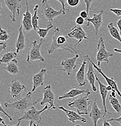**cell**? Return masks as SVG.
<instances>
[{"label":"cell","mask_w":121,"mask_h":126,"mask_svg":"<svg viewBox=\"0 0 121 126\" xmlns=\"http://www.w3.org/2000/svg\"><path fill=\"white\" fill-rule=\"evenodd\" d=\"M1 36H0V40L1 41H4L6 43V41H7L8 39L10 38V35H9L8 33L6 31L4 30L3 29L1 28Z\"/></svg>","instance_id":"f546056e"},{"label":"cell","mask_w":121,"mask_h":126,"mask_svg":"<svg viewBox=\"0 0 121 126\" xmlns=\"http://www.w3.org/2000/svg\"><path fill=\"white\" fill-rule=\"evenodd\" d=\"M88 64V60H87L86 58L84 56L83 63H82V64L81 65L80 69H79L78 71L77 72L76 75H75L76 81L79 87L84 86L86 85V74L85 73V69L86 66V65Z\"/></svg>","instance_id":"e0dca14e"},{"label":"cell","mask_w":121,"mask_h":126,"mask_svg":"<svg viewBox=\"0 0 121 126\" xmlns=\"http://www.w3.org/2000/svg\"><path fill=\"white\" fill-rule=\"evenodd\" d=\"M84 3L86 4V11L87 12L88 15H89L90 9V6H91V5H92V4L93 3V1H88V0H84Z\"/></svg>","instance_id":"d6a6232c"},{"label":"cell","mask_w":121,"mask_h":126,"mask_svg":"<svg viewBox=\"0 0 121 126\" xmlns=\"http://www.w3.org/2000/svg\"><path fill=\"white\" fill-rule=\"evenodd\" d=\"M41 10H40V16L42 18H45L48 20V24H53L54 18L60 15H65L63 10H55L51 7L49 2L46 0H44L42 2Z\"/></svg>","instance_id":"277c9868"},{"label":"cell","mask_w":121,"mask_h":126,"mask_svg":"<svg viewBox=\"0 0 121 126\" xmlns=\"http://www.w3.org/2000/svg\"><path fill=\"white\" fill-rule=\"evenodd\" d=\"M15 47L18 55L21 53L25 48V37L23 33V26L22 24L18 29V36L15 44Z\"/></svg>","instance_id":"44dd1931"},{"label":"cell","mask_w":121,"mask_h":126,"mask_svg":"<svg viewBox=\"0 0 121 126\" xmlns=\"http://www.w3.org/2000/svg\"><path fill=\"white\" fill-rule=\"evenodd\" d=\"M96 80H97L98 83L99 84V89L100 94H101V98H102V104H103L104 110L105 112L106 113L109 114V115H112V113H110L108 111L106 107V99L107 96L108 92H109V91L107 90V86H106L104 84H102V82H101V81H99V79L97 77V74H96Z\"/></svg>","instance_id":"603a6c76"},{"label":"cell","mask_w":121,"mask_h":126,"mask_svg":"<svg viewBox=\"0 0 121 126\" xmlns=\"http://www.w3.org/2000/svg\"><path fill=\"white\" fill-rule=\"evenodd\" d=\"M59 32L60 29L58 27L55 29L54 34L52 36L51 38V43L48 49V54H52L57 49H63L69 51L72 53H74L75 55H77L78 51L77 50L75 47H72L67 43L66 36L59 35Z\"/></svg>","instance_id":"7a4b0ae2"},{"label":"cell","mask_w":121,"mask_h":126,"mask_svg":"<svg viewBox=\"0 0 121 126\" xmlns=\"http://www.w3.org/2000/svg\"><path fill=\"white\" fill-rule=\"evenodd\" d=\"M53 28H54V25L51 24H48L46 29H42L39 27L38 29H37V34L40 38L45 39L46 38L49 31Z\"/></svg>","instance_id":"f1b7e54d"},{"label":"cell","mask_w":121,"mask_h":126,"mask_svg":"<svg viewBox=\"0 0 121 126\" xmlns=\"http://www.w3.org/2000/svg\"><path fill=\"white\" fill-rule=\"evenodd\" d=\"M18 56L16 52H6L1 55V58L0 62L2 64H9L11 61L16 60V58Z\"/></svg>","instance_id":"d4e9b609"},{"label":"cell","mask_w":121,"mask_h":126,"mask_svg":"<svg viewBox=\"0 0 121 126\" xmlns=\"http://www.w3.org/2000/svg\"><path fill=\"white\" fill-rule=\"evenodd\" d=\"M85 21H86V19H84V18H83L81 16L77 17V18H76V20H75V23H76L77 25L80 26L84 25V24H85Z\"/></svg>","instance_id":"1f68e13d"},{"label":"cell","mask_w":121,"mask_h":126,"mask_svg":"<svg viewBox=\"0 0 121 126\" xmlns=\"http://www.w3.org/2000/svg\"><path fill=\"white\" fill-rule=\"evenodd\" d=\"M103 13L104 10H101L99 14H94L92 18H89L86 20L88 22L86 24L87 26H89L90 23H92L93 25L95 30V36L98 35L100 28L102 26V22H103V19H102Z\"/></svg>","instance_id":"9a60e30c"},{"label":"cell","mask_w":121,"mask_h":126,"mask_svg":"<svg viewBox=\"0 0 121 126\" xmlns=\"http://www.w3.org/2000/svg\"><path fill=\"white\" fill-rule=\"evenodd\" d=\"M66 2L70 7H76L80 5V0H67Z\"/></svg>","instance_id":"4dcf8cb0"},{"label":"cell","mask_w":121,"mask_h":126,"mask_svg":"<svg viewBox=\"0 0 121 126\" xmlns=\"http://www.w3.org/2000/svg\"><path fill=\"white\" fill-rule=\"evenodd\" d=\"M54 101H55V95L52 91L51 85H48L43 89V98L40 104L41 106H44L47 104L49 106V109L55 110L56 107L54 104Z\"/></svg>","instance_id":"ba28073f"},{"label":"cell","mask_w":121,"mask_h":126,"mask_svg":"<svg viewBox=\"0 0 121 126\" xmlns=\"http://www.w3.org/2000/svg\"><path fill=\"white\" fill-rule=\"evenodd\" d=\"M58 109L61 110H63L65 113H66V116L68 118L69 121L71 122L72 123H75L76 121H80L82 123H86L87 120L86 118L81 116V115H78L77 113L75 112L74 111L66 109L62 107V106L58 107Z\"/></svg>","instance_id":"7402d4cb"},{"label":"cell","mask_w":121,"mask_h":126,"mask_svg":"<svg viewBox=\"0 0 121 126\" xmlns=\"http://www.w3.org/2000/svg\"><path fill=\"white\" fill-rule=\"evenodd\" d=\"M67 36L71 38H74L78 41L77 43L75 44V47L78 45L83 40H88L89 38L86 36V33L84 31L81 26L76 25L72 27L71 31L67 33Z\"/></svg>","instance_id":"30bf717a"},{"label":"cell","mask_w":121,"mask_h":126,"mask_svg":"<svg viewBox=\"0 0 121 126\" xmlns=\"http://www.w3.org/2000/svg\"><path fill=\"white\" fill-rule=\"evenodd\" d=\"M33 126H39V124H36V123H34V124H33Z\"/></svg>","instance_id":"bcb514c9"},{"label":"cell","mask_w":121,"mask_h":126,"mask_svg":"<svg viewBox=\"0 0 121 126\" xmlns=\"http://www.w3.org/2000/svg\"><path fill=\"white\" fill-rule=\"evenodd\" d=\"M107 28L109 33L111 35V37L118 40V41H119L121 43V36L120 33H119V31H118V29L114 27L113 23H111L109 24L107 26Z\"/></svg>","instance_id":"484cf974"},{"label":"cell","mask_w":121,"mask_h":126,"mask_svg":"<svg viewBox=\"0 0 121 126\" xmlns=\"http://www.w3.org/2000/svg\"><path fill=\"white\" fill-rule=\"evenodd\" d=\"M117 26H118V29H119V33H120V35L121 36V18L119 19V20L117 21Z\"/></svg>","instance_id":"ab89813d"},{"label":"cell","mask_w":121,"mask_h":126,"mask_svg":"<svg viewBox=\"0 0 121 126\" xmlns=\"http://www.w3.org/2000/svg\"><path fill=\"white\" fill-rule=\"evenodd\" d=\"M110 10L116 16H121V9H110Z\"/></svg>","instance_id":"836d02e7"},{"label":"cell","mask_w":121,"mask_h":126,"mask_svg":"<svg viewBox=\"0 0 121 126\" xmlns=\"http://www.w3.org/2000/svg\"><path fill=\"white\" fill-rule=\"evenodd\" d=\"M113 56V53L110 52H108L106 50L103 38H100L99 39L98 43L97 53V56H96V60H97L98 66L100 67L101 63L102 62H105L107 64H109L110 62L109 58Z\"/></svg>","instance_id":"52a82bcc"},{"label":"cell","mask_w":121,"mask_h":126,"mask_svg":"<svg viewBox=\"0 0 121 126\" xmlns=\"http://www.w3.org/2000/svg\"><path fill=\"white\" fill-rule=\"evenodd\" d=\"M90 94H86L85 95H80L68 103V107L70 108H74L77 111V113L80 115H88V109L90 104V99L89 96Z\"/></svg>","instance_id":"3957f363"},{"label":"cell","mask_w":121,"mask_h":126,"mask_svg":"<svg viewBox=\"0 0 121 126\" xmlns=\"http://www.w3.org/2000/svg\"><path fill=\"white\" fill-rule=\"evenodd\" d=\"M80 16L82 17L83 18H84V19H88V18H89V15H88V13H87L86 11L84 10V11H81L80 14Z\"/></svg>","instance_id":"e575fe53"},{"label":"cell","mask_w":121,"mask_h":126,"mask_svg":"<svg viewBox=\"0 0 121 126\" xmlns=\"http://www.w3.org/2000/svg\"><path fill=\"white\" fill-rule=\"evenodd\" d=\"M47 72V69H42L36 74L33 77V88L32 92L34 93L36 91V89L39 87L43 86L44 85V79L45 75Z\"/></svg>","instance_id":"2e32d148"},{"label":"cell","mask_w":121,"mask_h":126,"mask_svg":"<svg viewBox=\"0 0 121 126\" xmlns=\"http://www.w3.org/2000/svg\"><path fill=\"white\" fill-rule=\"evenodd\" d=\"M106 115V113L104 110H101L99 108L97 102V98L95 99L94 102L92 104L90 112V118L92 119L94 126H98L97 123L99 119H103Z\"/></svg>","instance_id":"7c38bea8"},{"label":"cell","mask_w":121,"mask_h":126,"mask_svg":"<svg viewBox=\"0 0 121 126\" xmlns=\"http://www.w3.org/2000/svg\"><path fill=\"white\" fill-rule=\"evenodd\" d=\"M108 121L110 122V121H116V122H118V123H119L120 126H121V116L119 118H111V119H108Z\"/></svg>","instance_id":"f35d334b"},{"label":"cell","mask_w":121,"mask_h":126,"mask_svg":"<svg viewBox=\"0 0 121 126\" xmlns=\"http://www.w3.org/2000/svg\"><path fill=\"white\" fill-rule=\"evenodd\" d=\"M21 125V121H18V123H17L15 125H13V126H20Z\"/></svg>","instance_id":"ee69618b"},{"label":"cell","mask_w":121,"mask_h":126,"mask_svg":"<svg viewBox=\"0 0 121 126\" xmlns=\"http://www.w3.org/2000/svg\"><path fill=\"white\" fill-rule=\"evenodd\" d=\"M33 124H34L33 122L31 121V122H30V124L28 126H33Z\"/></svg>","instance_id":"f6af8a7d"},{"label":"cell","mask_w":121,"mask_h":126,"mask_svg":"<svg viewBox=\"0 0 121 126\" xmlns=\"http://www.w3.org/2000/svg\"><path fill=\"white\" fill-rule=\"evenodd\" d=\"M57 1H58V2H60L61 4H62V9L63 10V12L65 13V14H66V6H65V1H62V0H57Z\"/></svg>","instance_id":"74e56055"},{"label":"cell","mask_w":121,"mask_h":126,"mask_svg":"<svg viewBox=\"0 0 121 126\" xmlns=\"http://www.w3.org/2000/svg\"><path fill=\"white\" fill-rule=\"evenodd\" d=\"M84 57L86 58V60H88V70L86 73V78L88 80V82L89 83V84L92 86V90H93L94 92H97V87L95 86V81H96V73L94 72V67H93V65L92 64L89 60H88V58H86V56H84Z\"/></svg>","instance_id":"d6986e66"},{"label":"cell","mask_w":121,"mask_h":126,"mask_svg":"<svg viewBox=\"0 0 121 126\" xmlns=\"http://www.w3.org/2000/svg\"><path fill=\"white\" fill-rule=\"evenodd\" d=\"M21 2V0H4L6 7L11 12L10 18L12 21H16V16L20 14V9L22 7Z\"/></svg>","instance_id":"9c48e42d"},{"label":"cell","mask_w":121,"mask_h":126,"mask_svg":"<svg viewBox=\"0 0 121 126\" xmlns=\"http://www.w3.org/2000/svg\"><path fill=\"white\" fill-rule=\"evenodd\" d=\"M32 92H29L27 93L25 96L19 97L15 99L11 103L5 102L4 106L6 108L14 110L19 114H24L27 110L30 109L33 107H34L35 105L42 100V98L33 100L32 99Z\"/></svg>","instance_id":"6da1fadb"},{"label":"cell","mask_w":121,"mask_h":126,"mask_svg":"<svg viewBox=\"0 0 121 126\" xmlns=\"http://www.w3.org/2000/svg\"><path fill=\"white\" fill-rule=\"evenodd\" d=\"M81 126L80 124H77V125H76V126Z\"/></svg>","instance_id":"7dc6e473"},{"label":"cell","mask_w":121,"mask_h":126,"mask_svg":"<svg viewBox=\"0 0 121 126\" xmlns=\"http://www.w3.org/2000/svg\"><path fill=\"white\" fill-rule=\"evenodd\" d=\"M25 4L27 10H26L25 14L23 15L22 25L24 31L27 32H29L33 29V26L32 24V15L29 10L28 1H25Z\"/></svg>","instance_id":"ac0fdd59"},{"label":"cell","mask_w":121,"mask_h":126,"mask_svg":"<svg viewBox=\"0 0 121 126\" xmlns=\"http://www.w3.org/2000/svg\"><path fill=\"white\" fill-rule=\"evenodd\" d=\"M25 89V86L16 79H13L9 86L10 94L11 97L15 99L21 97V95L22 94Z\"/></svg>","instance_id":"5bb4252c"},{"label":"cell","mask_w":121,"mask_h":126,"mask_svg":"<svg viewBox=\"0 0 121 126\" xmlns=\"http://www.w3.org/2000/svg\"><path fill=\"white\" fill-rule=\"evenodd\" d=\"M79 55H75L73 58L65 59L61 63L62 69H61L63 72H66L68 76H71L72 74L73 71L77 67V61L78 59Z\"/></svg>","instance_id":"4fadbf2b"},{"label":"cell","mask_w":121,"mask_h":126,"mask_svg":"<svg viewBox=\"0 0 121 126\" xmlns=\"http://www.w3.org/2000/svg\"><path fill=\"white\" fill-rule=\"evenodd\" d=\"M109 102L113 109L116 111L117 113H120L121 112V104L119 102V99L116 97H113L111 94L109 95Z\"/></svg>","instance_id":"4316f807"},{"label":"cell","mask_w":121,"mask_h":126,"mask_svg":"<svg viewBox=\"0 0 121 126\" xmlns=\"http://www.w3.org/2000/svg\"><path fill=\"white\" fill-rule=\"evenodd\" d=\"M114 52H116V53H121V49H119V48H114Z\"/></svg>","instance_id":"7bdbcfd3"},{"label":"cell","mask_w":121,"mask_h":126,"mask_svg":"<svg viewBox=\"0 0 121 126\" xmlns=\"http://www.w3.org/2000/svg\"><path fill=\"white\" fill-rule=\"evenodd\" d=\"M102 126H112L110 122L108 121L107 120H104L103 121V124H102Z\"/></svg>","instance_id":"60d3db41"},{"label":"cell","mask_w":121,"mask_h":126,"mask_svg":"<svg viewBox=\"0 0 121 126\" xmlns=\"http://www.w3.org/2000/svg\"><path fill=\"white\" fill-rule=\"evenodd\" d=\"M1 124H0V126H6V124H5V123H4V120H3V119H2V118L1 117Z\"/></svg>","instance_id":"b9f144b4"},{"label":"cell","mask_w":121,"mask_h":126,"mask_svg":"<svg viewBox=\"0 0 121 126\" xmlns=\"http://www.w3.org/2000/svg\"><path fill=\"white\" fill-rule=\"evenodd\" d=\"M46 110H49V106L48 104L46 105L44 107V109H42L40 110H36V109L34 107H33L30 109L27 110L25 113L23 115L21 118L18 119V121H29L30 122L32 121L34 123H36V124H39V123L42 120V117L41 116V114Z\"/></svg>","instance_id":"5b68a950"},{"label":"cell","mask_w":121,"mask_h":126,"mask_svg":"<svg viewBox=\"0 0 121 126\" xmlns=\"http://www.w3.org/2000/svg\"><path fill=\"white\" fill-rule=\"evenodd\" d=\"M86 58H88V60H89L90 62L92 63V64L93 65L94 69H95V70H97V72L99 73V74H101V75L104 77V78L105 79V80L106 81L107 83L108 86L111 87L112 88L113 90H114V91L116 92V94H118L119 96L121 97V92L119 91V89H118V85H117V84H116V82L114 81V79H113V78H109L108 77H107L104 73V72H102V70H101V68L99 67L98 65H97L95 64L94 62H93V61L92 60V59L90 58V56H89V55H86Z\"/></svg>","instance_id":"8fae6325"},{"label":"cell","mask_w":121,"mask_h":126,"mask_svg":"<svg viewBox=\"0 0 121 126\" xmlns=\"http://www.w3.org/2000/svg\"><path fill=\"white\" fill-rule=\"evenodd\" d=\"M90 94L89 89H72L68 92H66L65 94H63L62 95L58 97L59 100H62L65 99H69V98H74L75 97H78L79 96L81 95L82 94Z\"/></svg>","instance_id":"ffe728a7"},{"label":"cell","mask_w":121,"mask_h":126,"mask_svg":"<svg viewBox=\"0 0 121 126\" xmlns=\"http://www.w3.org/2000/svg\"><path fill=\"white\" fill-rule=\"evenodd\" d=\"M44 39H40V43H38L36 40L32 43V47L28 51L27 57V62L28 64H31L34 61H38L40 62L44 63L45 59L42 56L40 53V48L44 43Z\"/></svg>","instance_id":"8992f818"},{"label":"cell","mask_w":121,"mask_h":126,"mask_svg":"<svg viewBox=\"0 0 121 126\" xmlns=\"http://www.w3.org/2000/svg\"><path fill=\"white\" fill-rule=\"evenodd\" d=\"M39 6L38 4L36 5L33 10V14L32 15V24L33 26L34 30L38 29L39 27V16H38V10Z\"/></svg>","instance_id":"83f0119b"},{"label":"cell","mask_w":121,"mask_h":126,"mask_svg":"<svg viewBox=\"0 0 121 126\" xmlns=\"http://www.w3.org/2000/svg\"><path fill=\"white\" fill-rule=\"evenodd\" d=\"M6 48H7V44L6 43H0V52H2V50H6Z\"/></svg>","instance_id":"8d00e7d4"},{"label":"cell","mask_w":121,"mask_h":126,"mask_svg":"<svg viewBox=\"0 0 121 126\" xmlns=\"http://www.w3.org/2000/svg\"><path fill=\"white\" fill-rule=\"evenodd\" d=\"M0 107H1V110H0V111H1V113H2L4 114V115H6V116H7V118H9V120L10 121H12V120H13L12 118H11V116H10V115H8V114H7V113L6 112V111H5V110L3 109V107H2V106H1V104H0Z\"/></svg>","instance_id":"d590c367"},{"label":"cell","mask_w":121,"mask_h":126,"mask_svg":"<svg viewBox=\"0 0 121 126\" xmlns=\"http://www.w3.org/2000/svg\"><path fill=\"white\" fill-rule=\"evenodd\" d=\"M4 70L8 72L12 75H18L19 74V69L18 66V61L13 60L7 64L6 67H4Z\"/></svg>","instance_id":"cb8c5ba5"}]
</instances>
